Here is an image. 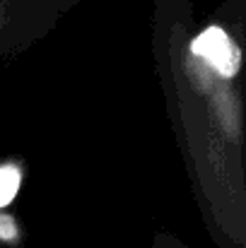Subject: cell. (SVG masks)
Segmentation results:
<instances>
[{"label":"cell","instance_id":"cell-1","mask_svg":"<svg viewBox=\"0 0 246 248\" xmlns=\"http://www.w3.org/2000/svg\"><path fill=\"white\" fill-rule=\"evenodd\" d=\"M193 56H198L200 61H205V65H210L220 78H234L242 68V53L237 48V44L232 41V36L222 29V27H208L203 29L193 44H191Z\"/></svg>","mask_w":246,"mask_h":248},{"label":"cell","instance_id":"cell-2","mask_svg":"<svg viewBox=\"0 0 246 248\" xmlns=\"http://www.w3.org/2000/svg\"><path fill=\"white\" fill-rule=\"evenodd\" d=\"M19 181H22V176H19L17 166L12 164L0 166V207H5V205H10L15 200V195L19 190Z\"/></svg>","mask_w":246,"mask_h":248}]
</instances>
